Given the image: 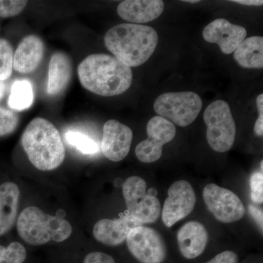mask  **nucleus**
I'll list each match as a JSON object with an SVG mask.
<instances>
[{
	"label": "nucleus",
	"instance_id": "17",
	"mask_svg": "<svg viewBox=\"0 0 263 263\" xmlns=\"http://www.w3.org/2000/svg\"><path fill=\"white\" fill-rule=\"evenodd\" d=\"M178 245L183 257L194 259L200 256L206 247L209 235L205 227L197 221L186 223L177 234Z\"/></svg>",
	"mask_w": 263,
	"mask_h": 263
},
{
	"label": "nucleus",
	"instance_id": "21",
	"mask_svg": "<svg viewBox=\"0 0 263 263\" xmlns=\"http://www.w3.org/2000/svg\"><path fill=\"white\" fill-rule=\"evenodd\" d=\"M34 100L32 85L29 81H15L11 88L8 99V105L13 110H22L28 109Z\"/></svg>",
	"mask_w": 263,
	"mask_h": 263
},
{
	"label": "nucleus",
	"instance_id": "26",
	"mask_svg": "<svg viewBox=\"0 0 263 263\" xmlns=\"http://www.w3.org/2000/svg\"><path fill=\"white\" fill-rule=\"evenodd\" d=\"M27 1L0 0V17L10 18L22 13L27 6Z\"/></svg>",
	"mask_w": 263,
	"mask_h": 263
},
{
	"label": "nucleus",
	"instance_id": "12",
	"mask_svg": "<svg viewBox=\"0 0 263 263\" xmlns=\"http://www.w3.org/2000/svg\"><path fill=\"white\" fill-rule=\"evenodd\" d=\"M133 132L125 124L114 119L107 121L103 126L101 150L106 158L119 162L129 154L133 141Z\"/></svg>",
	"mask_w": 263,
	"mask_h": 263
},
{
	"label": "nucleus",
	"instance_id": "27",
	"mask_svg": "<svg viewBox=\"0 0 263 263\" xmlns=\"http://www.w3.org/2000/svg\"><path fill=\"white\" fill-rule=\"evenodd\" d=\"M251 197L255 203L263 202V174L262 171L252 174L250 177Z\"/></svg>",
	"mask_w": 263,
	"mask_h": 263
},
{
	"label": "nucleus",
	"instance_id": "10",
	"mask_svg": "<svg viewBox=\"0 0 263 263\" xmlns=\"http://www.w3.org/2000/svg\"><path fill=\"white\" fill-rule=\"evenodd\" d=\"M148 138L137 145V158L144 163H152L160 158L162 147L174 139L176 129L173 123L156 116L147 124Z\"/></svg>",
	"mask_w": 263,
	"mask_h": 263
},
{
	"label": "nucleus",
	"instance_id": "9",
	"mask_svg": "<svg viewBox=\"0 0 263 263\" xmlns=\"http://www.w3.org/2000/svg\"><path fill=\"white\" fill-rule=\"evenodd\" d=\"M202 195L208 209L221 222H235L245 216L243 202L231 190L209 183L204 188Z\"/></svg>",
	"mask_w": 263,
	"mask_h": 263
},
{
	"label": "nucleus",
	"instance_id": "34",
	"mask_svg": "<svg viewBox=\"0 0 263 263\" xmlns=\"http://www.w3.org/2000/svg\"><path fill=\"white\" fill-rule=\"evenodd\" d=\"M147 194L151 197H157V191L155 188H150Z\"/></svg>",
	"mask_w": 263,
	"mask_h": 263
},
{
	"label": "nucleus",
	"instance_id": "35",
	"mask_svg": "<svg viewBox=\"0 0 263 263\" xmlns=\"http://www.w3.org/2000/svg\"><path fill=\"white\" fill-rule=\"evenodd\" d=\"M185 3H193V4H195V3H199V0H185Z\"/></svg>",
	"mask_w": 263,
	"mask_h": 263
},
{
	"label": "nucleus",
	"instance_id": "15",
	"mask_svg": "<svg viewBox=\"0 0 263 263\" xmlns=\"http://www.w3.org/2000/svg\"><path fill=\"white\" fill-rule=\"evenodd\" d=\"M164 5L162 0H126L119 5V16L131 24L152 22L162 15Z\"/></svg>",
	"mask_w": 263,
	"mask_h": 263
},
{
	"label": "nucleus",
	"instance_id": "29",
	"mask_svg": "<svg viewBox=\"0 0 263 263\" xmlns=\"http://www.w3.org/2000/svg\"><path fill=\"white\" fill-rule=\"evenodd\" d=\"M257 109H258V119L256 121L254 124V133L257 136L262 137L263 136V95H259L256 100Z\"/></svg>",
	"mask_w": 263,
	"mask_h": 263
},
{
	"label": "nucleus",
	"instance_id": "16",
	"mask_svg": "<svg viewBox=\"0 0 263 263\" xmlns=\"http://www.w3.org/2000/svg\"><path fill=\"white\" fill-rule=\"evenodd\" d=\"M45 46L42 40L34 34L23 38L15 50L13 68L22 74L34 72L42 61Z\"/></svg>",
	"mask_w": 263,
	"mask_h": 263
},
{
	"label": "nucleus",
	"instance_id": "22",
	"mask_svg": "<svg viewBox=\"0 0 263 263\" xmlns=\"http://www.w3.org/2000/svg\"><path fill=\"white\" fill-rule=\"evenodd\" d=\"M69 144L75 147L84 155H94L99 150L98 143L87 135L80 131L70 130L65 134Z\"/></svg>",
	"mask_w": 263,
	"mask_h": 263
},
{
	"label": "nucleus",
	"instance_id": "1",
	"mask_svg": "<svg viewBox=\"0 0 263 263\" xmlns=\"http://www.w3.org/2000/svg\"><path fill=\"white\" fill-rule=\"evenodd\" d=\"M78 75L83 87L103 97L122 95L133 83L130 67L105 53H95L84 59L78 67Z\"/></svg>",
	"mask_w": 263,
	"mask_h": 263
},
{
	"label": "nucleus",
	"instance_id": "30",
	"mask_svg": "<svg viewBox=\"0 0 263 263\" xmlns=\"http://www.w3.org/2000/svg\"><path fill=\"white\" fill-rule=\"evenodd\" d=\"M205 263H238V256L232 251H226Z\"/></svg>",
	"mask_w": 263,
	"mask_h": 263
},
{
	"label": "nucleus",
	"instance_id": "32",
	"mask_svg": "<svg viewBox=\"0 0 263 263\" xmlns=\"http://www.w3.org/2000/svg\"><path fill=\"white\" fill-rule=\"evenodd\" d=\"M233 3L245 5H252V6H260L263 5L262 0H234Z\"/></svg>",
	"mask_w": 263,
	"mask_h": 263
},
{
	"label": "nucleus",
	"instance_id": "23",
	"mask_svg": "<svg viewBox=\"0 0 263 263\" xmlns=\"http://www.w3.org/2000/svg\"><path fill=\"white\" fill-rule=\"evenodd\" d=\"M13 57L14 53L9 41L0 38V81L7 80L11 76Z\"/></svg>",
	"mask_w": 263,
	"mask_h": 263
},
{
	"label": "nucleus",
	"instance_id": "7",
	"mask_svg": "<svg viewBox=\"0 0 263 263\" xmlns=\"http://www.w3.org/2000/svg\"><path fill=\"white\" fill-rule=\"evenodd\" d=\"M145 180L138 176L128 178L122 186L127 214L142 226L155 222L161 214L160 201L147 194Z\"/></svg>",
	"mask_w": 263,
	"mask_h": 263
},
{
	"label": "nucleus",
	"instance_id": "24",
	"mask_svg": "<svg viewBox=\"0 0 263 263\" xmlns=\"http://www.w3.org/2000/svg\"><path fill=\"white\" fill-rule=\"evenodd\" d=\"M27 251L22 243L12 242L8 247L0 245V263H23Z\"/></svg>",
	"mask_w": 263,
	"mask_h": 263
},
{
	"label": "nucleus",
	"instance_id": "2",
	"mask_svg": "<svg viewBox=\"0 0 263 263\" xmlns=\"http://www.w3.org/2000/svg\"><path fill=\"white\" fill-rule=\"evenodd\" d=\"M158 40L157 31L149 26L121 24L109 29L104 42L119 61L135 67L144 64L153 54Z\"/></svg>",
	"mask_w": 263,
	"mask_h": 263
},
{
	"label": "nucleus",
	"instance_id": "3",
	"mask_svg": "<svg viewBox=\"0 0 263 263\" xmlns=\"http://www.w3.org/2000/svg\"><path fill=\"white\" fill-rule=\"evenodd\" d=\"M21 142L31 163L40 171H53L65 160V148L60 132L47 119L38 117L31 121Z\"/></svg>",
	"mask_w": 263,
	"mask_h": 263
},
{
	"label": "nucleus",
	"instance_id": "13",
	"mask_svg": "<svg viewBox=\"0 0 263 263\" xmlns=\"http://www.w3.org/2000/svg\"><path fill=\"white\" fill-rule=\"evenodd\" d=\"M247 35V31L245 27L235 25L224 18L213 21L202 31L205 41L217 44L226 54L234 52Z\"/></svg>",
	"mask_w": 263,
	"mask_h": 263
},
{
	"label": "nucleus",
	"instance_id": "33",
	"mask_svg": "<svg viewBox=\"0 0 263 263\" xmlns=\"http://www.w3.org/2000/svg\"><path fill=\"white\" fill-rule=\"evenodd\" d=\"M5 92V84L4 81H0V100L3 99Z\"/></svg>",
	"mask_w": 263,
	"mask_h": 263
},
{
	"label": "nucleus",
	"instance_id": "18",
	"mask_svg": "<svg viewBox=\"0 0 263 263\" xmlns=\"http://www.w3.org/2000/svg\"><path fill=\"white\" fill-rule=\"evenodd\" d=\"M72 72L70 57L62 51L53 53L48 66V94L56 95L63 91L70 83Z\"/></svg>",
	"mask_w": 263,
	"mask_h": 263
},
{
	"label": "nucleus",
	"instance_id": "31",
	"mask_svg": "<svg viewBox=\"0 0 263 263\" xmlns=\"http://www.w3.org/2000/svg\"><path fill=\"white\" fill-rule=\"evenodd\" d=\"M249 213L254 218L257 224H258L259 228H261V230L262 231L263 228V219H262V211L259 209L258 208L254 206L253 205H249Z\"/></svg>",
	"mask_w": 263,
	"mask_h": 263
},
{
	"label": "nucleus",
	"instance_id": "11",
	"mask_svg": "<svg viewBox=\"0 0 263 263\" xmlns=\"http://www.w3.org/2000/svg\"><path fill=\"white\" fill-rule=\"evenodd\" d=\"M167 195L162 211V219L164 226L171 228L193 212L196 195L192 185L184 180L173 183Z\"/></svg>",
	"mask_w": 263,
	"mask_h": 263
},
{
	"label": "nucleus",
	"instance_id": "20",
	"mask_svg": "<svg viewBox=\"0 0 263 263\" xmlns=\"http://www.w3.org/2000/svg\"><path fill=\"white\" fill-rule=\"evenodd\" d=\"M235 62L243 68L263 67V37L254 36L247 38L234 51Z\"/></svg>",
	"mask_w": 263,
	"mask_h": 263
},
{
	"label": "nucleus",
	"instance_id": "14",
	"mask_svg": "<svg viewBox=\"0 0 263 263\" xmlns=\"http://www.w3.org/2000/svg\"><path fill=\"white\" fill-rule=\"evenodd\" d=\"M141 224L125 214L117 219H101L95 224L93 235L95 239L105 245L115 247L122 245L133 228Z\"/></svg>",
	"mask_w": 263,
	"mask_h": 263
},
{
	"label": "nucleus",
	"instance_id": "25",
	"mask_svg": "<svg viewBox=\"0 0 263 263\" xmlns=\"http://www.w3.org/2000/svg\"><path fill=\"white\" fill-rule=\"evenodd\" d=\"M18 116L12 110L0 108V137L8 136L18 127Z\"/></svg>",
	"mask_w": 263,
	"mask_h": 263
},
{
	"label": "nucleus",
	"instance_id": "19",
	"mask_svg": "<svg viewBox=\"0 0 263 263\" xmlns=\"http://www.w3.org/2000/svg\"><path fill=\"white\" fill-rule=\"evenodd\" d=\"M20 191L13 182L0 185V236L14 226L18 212Z\"/></svg>",
	"mask_w": 263,
	"mask_h": 263
},
{
	"label": "nucleus",
	"instance_id": "5",
	"mask_svg": "<svg viewBox=\"0 0 263 263\" xmlns=\"http://www.w3.org/2000/svg\"><path fill=\"white\" fill-rule=\"evenodd\" d=\"M203 119L211 148L221 153L229 151L234 144L236 126L228 103L224 100L214 101L205 109Z\"/></svg>",
	"mask_w": 263,
	"mask_h": 263
},
{
	"label": "nucleus",
	"instance_id": "6",
	"mask_svg": "<svg viewBox=\"0 0 263 263\" xmlns=\"http://www.w3.org/2000/svg\"><path fill=\"white\" fill-rule=\"evenodd\" d=\"M202 107L201 98L193 91L164 93L154 103L156 113L180 127L191 124Z\"/></svg>",
	"mask_w": 263,
	"mask_h": 263
},
{
	"label": "nucleus",
	"instance_id": "28",
	"mask_svg": "<svg viewBox=\"0 0 263 263\" xmlns=\"http://www.w3.org/2000/svg\"><path fill=\"white\" fill-rule=\"evenodd\" d=\"M84 263H115L111 256L103 252H91L85 257Z\"/></svg>",
	"mask_w": 263,
	"mask_h": 263
},
{
	"label": "nucleus",
	"instance_id": "4",
	"mask_svg": "<svg viewBox=\"0 0 263 263\" xmlns=\"http://www.w3.org/2000/svg\"><path fill=\"white\" fill-rule=\"evenodd\" d=\"M17 230L21 238L29 245L39 246L51 240L62 242L72 234L68 221L46 214L39 208L24 209L17 221Z\"/></svg>",
	"mask_w": 263,
	"mask_h": 263
},
{
	"label": "nucleus",
	"instance_id": "8",
	"mask_svg": "<svg viewBox=\"0 0 263 263\" xmlns=\"http://www.w3.org/2000/svg\"><path fill=\"white\" fill-rule=\"evenodd\" d=\"M129 252L142 263H162L167 255V249L162 235L157 230L146 226L133 228L127 235Z\"/></svg>",
	"mask_w": 263,
	"mask_h": 263
}]
</instances>
